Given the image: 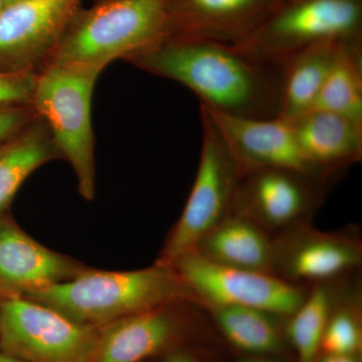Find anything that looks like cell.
<instances>
[{"mask_svg":"<svg viewBox=\"0 0 362 362\" xmlns=\"http://www.w3.org/2000/svg\"><path fill=\"white\" fill-rule=\"evenodd\" d=\"M144 70L175 80L202 105L230 115L277 117L282 68L218 40L169 37L131 58Z\"/></svg>","mask_w":362,"mask_h":362,"instance_id":"cell-1","label":"cell"},{"mask_svg":"<svg viewBox=\"0 0 362 362\" xmlns=\"http://www.w3.org/2000/svg\"><path fill=\"white\" fill-rule=\"evenodd\" d=\"M26 298L57 309L90 327H101L124 317L176 304L201 306L187 283L170 266L135 271L87 268L66 282Z\"/></svg>","mask_w":362,"mask_h":362,"instance_id":"cell-2","label":"cell"},{"mask_svg":"<svg viewBox=\"0 0 362 362\" xmlns=\"http://www.w3.org/2000/svg\"><path fill=\"white\" fill-rule=\"evenodd\" d=\"M173 37L169 0H106L64 33L52 64L104 69Z\"/></svg>","mask_w":362,"mask_h":362,"instance_id":"cell-3","label":"cell"},{"mask_svg":"<svg viewBox=\"0 0 362 362\" xmlns=\"http://www.w3.org/2000/svg\"><path fill=\"white\" fill-rule=\"evenodd\" d=\"M102 71L99 66L51 64L37 76L32 98L59 153L66 157L75 171L78 192L87 201L95 197L90 103Z\"/></svg>","mask_w":362,"mask_h":362,"instance_id":"cell-4","label":"cell"},{"mask_svg":"<svg viewBox=\"0 0 362 362\" xmlns=\"http://www.w3.org/2000/svg\"><path fill=\"white\" fill-rule=\"evenodd\" d=\"M361 0H285L233 45L252 58L282 68L310 45L361 40Z\"/></svg>","mask_w":362,"mask_h":362,"instance_id":"cell-5","label":"cell"},{"mask_svg":"<svg viewBox=\"0 0 362 362\" xmlns=\"http://www.w3.org/2000/svg\"><path fill=\"white\" fill-rule=\"evenodd\" d=\"M202 147L194 187L156 263L171 266L230 214L240 180L220 131L201 106Z\"/></svg>","mask_w":362,"mask_h":362,"instance_id":"cell-6","label":"cell"},{"mask_svg":"<svg viewBox=\"0 0 362 362\" xmlns=\"http://www.w3.org/2000/svg\"><path fill=\"white\" fill-rule=\"evenodd\" d=\"M97 328L26 297L0 300V349L25 362H93Z\"/></svg>","mask_w":362,"mask_h":362,"instance_id":"cell-7","label":"cell"},{"mask_svg":"<svg viewBox=\"0 0 362 362\" xmlns=\"http://www.w3.org/2000/svg\"><path fill=\"white\" fill-rule=\"evenodd\" d=\"M170 267L206 308L247 307L288 318L307 295L302 286L288 282L275 274L220 265L194 250L185 252Z\"/></svg>","mask_w":362,"mask_h":362,"instance_id":"cell-8","label":"cell"},{"mask_svg":"<svg viewBox=\"0 0 362 362\" xmlns=\"http://www.w3.org/2000/svg\"><path fill=\"white\" fill-rule=\"evenodd\" d=\"M202 107L220 131L240 177L262 169H285L317 180L327 175L304 156L290 121L230 115Z\"/></svg>","mask_w":362,"mask_h":362,"instance_id":"cell-9","label":"cell"},{"mask_svg":"<svg viewBox=\"0 0 362 362\" xmlns=\"http://www.w3.org/2000/svg\"><path fill=\"white\" fill-rule=\"evenodd\" d=\"M273 274L293 284L333 282L361 265L356 238L323 233L306 223L293 226L274 240Z\"/></svg>","mask_w":362,"mask_h":362,"instance_id":"cell-10","label":"cell"},{"mask_svg":"<svg viewBox=\"0 0 362 362\" xmlns=\"http://www.w3.org/2000/svg\"><path fill=\"white\" fill-rule=\"evenodd\" d=\"M80 0H20L0 11V71L33 70L56 49Z\"/></svg>","mask_w":362,"mask_h":362,"instance_id":"cell-11","label":"cell"},{"mask_svg":"<svg viewBox=\"0 0 362 362\" xmlns=\"http://www.w3.org/2000/svg\"><path fill=\"white\" fill-rule=\"evenodd\" d=\"M319 180L285 170L262 169L240 177L230 214H239L270 230L304 223L317 202Z\"/></svg>","mask_w":362,"mask_h":362,"instance_id":"cell-12","label":"cell"},{"mask_svg":"<svg viewBox=\"0 0 362 362\" xmlns=\"http://www.w3.org/2000/svg\"><path fill=\"white\" fill-rule=\"evenodd\" d=\"M86 268L33 239L7 211L0 216V300L30 296Z\"/></svg>","mask_w":362,"mask_h":362,"instance_id":"cell-13","label":"cell"},{"mask_svg":"<svg viewBox=\"0 0 362 362\" xmlns=\"http://www.w3.org/2000/svg\"><path fill=\"white\" fill-rule=\"evenodd\" d=\"M168 305L124 317L97 328L93 362H147L181 346L187 321Z\"/></svg>","mask_w":362,"mask_h":362,"instance_id":"cell-14","label":"cell"},{"mask_svg":"<svg viewBox=\"0 0 362 362\" xmlns=\"http://www.w3.org/2000/svg\"><path fill=\"white\" fill-rule=\"evenodd\" d=\"M285 0H169L173 37L239 42Z\"/></svg>","mask_w":362,"mask_h":362,"instance_id":"cell-15","label":"cell"},{"mask_svg":"<svg viewBox=\"0 0 362 362\" xmlns=\"http://www.w3.org/2000/svg\"><path fill=\"white\" fill-rule=\"evenodd\" d=\"M290 122L304 156L325 175L361 160L362 124L322 110L307 112Z\"/></svg>","mask_w":362,"mask_h":362,"instance_id":"cell-16","label":"cell"},{"mask_svg":"<svg viewBox=\"0 0 362 362\" xmlns=\"http://www.w3.org/2000/svg\"><path fill=\"white\" fill-rule=\"evenodd\" d=\"M194 250L220 265L273 274L274 240L263 228L239 214H228Z\"/></svg>","mask_w":362,"mask_h":362,"instance_id":"cell-17","label":"cell"},{"mask_svg":"<svg viewBox=\"0 0 362 362\" xmlns=\"http://www.w3.org/2000/svg\"><path fill=\"white\" fill-rule=\"evenodd\" d=\"M346 42H319L298 52L285 62L277 117L292 121L313 108L340 49Z\"/></svg>","mask_w":362,"mask_h":362,"instance_id":"cell-18","label":"cell"},{"mask_svg":"<svg viewBox=\"0 0 362 362\" xmlns=\"http://www.w3.org/2000/svg\"><path fill=\"white\" fill-rule=\"evenodd\" d=\"M58 152L51 133L42 124H28L0 142V216L6 213L26 178L56 158Z\"/></svg>","mask_w":362,"mask_h":362,"instance_id":"cell-19","label":"cell"},{"mask_svg":"<svg viewBox=\"0 0 362 362\" xmlns=\"http://www.w3.org/2000/svg\"><path fill=\"white\" fill-rule=\"evenodd\" d=\"M206 309L228 343L247 356H273L284 349L285 332L277 323L280 317L247 307L209 306Z\"/></svg>","mask_w":362,"mask_h":362,"instance_id":"cell-20","label":"cell"},{"mask_svg":"<svg viewBox=\"0 0 362 362\" xmlns=\"http://www.w3.org/2000/svg\"><path fill=\"white\" fill-rule=\"evenodd\" d=\"M361 56V40L343 45L311 110L339 114L362 124Z\"/></svg>","mask_w":362,"mask_h":362,"instance_id":"cell-21","label":"cell"},{"mask_svg":"<svg viewBox=\"0 0 362 362\" xmlns=\"http://www.w3.org/2000/svg\"><path fill=\"white\" fill-rule=\"evenodd\" d=\"M338 298L331 282L314 285L297 310L288 317L285 337L298 362H315L320 356L324 331Z\"/></svg>","mask_w":362,"mask_h":362,"instance_id":"cell-22","label":"cell"},{"mask_svg":"<svg viewBox=\"0 0 362 362\" xmlns=\"http://www.w3.org/2000/svg\"><path fill=\"white\" fill-rule=\"evenodd\" d=\"M362 346L358 305L338 300L331 312L321 341L320 354L358 356Z\"/></svg>","mask_w":362,"mask_h":362,"instance_id":"cell-23","label":"cell"},{"mask_svg":"<svg viewBox=\"0 0 362 362\" xmlns=\"http://www.w3.org/2000/svg\"><path fill=\"white\" fill-rule=\"evenodd\" d=\"M37 77L33 70L0 71V105L32 103Z\"/></svg>","mask_w":362,"mask_h":362,"instance_id":"cell-24","label":"cell"},{"mask_svg":"<svg viewBox=\"0 0 362 362\" xmlns=\"http://www.w3.org/2000/svg\"><path fill=\"white\" fill-rule=\"evenodd\" d=\"M30 112L26 105H0V142L30 124Z\"/></svg>","mask_w":362,"mask_h":362,"instance_id":"cell-25","label":"cell"},{"mask_svg":"<svg viewBox=\"0 0 362 362\" xmlns=\"http://www.w3.org/2000/svg\"><path fill=\"white\" fill-rule=\"evenodd\" d=\"M162 357V362H202L192 352L183 349L182 346L170 350Z\"/></svg>","mask_w":362,"mask_h":362,"instance_id":"cell-26","label":"cell"},{"mask_svg":"<svg viewBox=\"0 0 362 362\" xmlns=\"http://www.w3.org/2000/svg\"><path fill=\"white\" fill-rule=\"evenodd\" d=\"M315 362H361L358 356L349 354H320Z\"/></svg>","mask_w":362,"mask_h":362,"instance_id":"cell-27","label":"cell"},{"mask_svg":"<svg viewBox=\"0 0 362 362\" xmlns=\"http://www.w3.org/2000/svg\"><path fill=\"white\" fill-rule=\"evenodd\" d=\"M238 362H275L267 356H251L243 357Z\"/></svg>","mask_w":362,"mask_h":362,"instance_id":"cell-28","label":"cell"},{"mask_svg":"<svg viewBox=\"0 0 362 362\" xmlns=\"http://www.w3.org/2000/svg\"><path fill=\"white\" fill-rule=\"evenodd\" d=\"M0 362H25L0 349Z\"/></svg>","mask_w":362,"mask_h":362,"instance_id":"cell-29","label":"cell"},{"mask_svg":"<svg viewBox=\"0 0 362 362\" xmlns=\"http://www.w3.org/2000/svg\"><path fill=\"white\" fill-rule=\"evenodd\" d=\"M20 1V0H4V6H8V4H13V2Z\"/></svg>","mask_w":362,"mask_h":362,"instance_id":"cell-30","label":"cell"},{"mask_svg":"<svg viewBox=\"0 0 362 362\" xmlns=\"http://www.w3.org/2000/svg\"><path fill=\"white\" fill-rule=\"evenodd\" d=\"M4 0H0V11H1V9L4 8Z\"/></svg>","mask_w":362,"mask_h":362,"instance_id":"cell-31","label":"cell"}]
</instances>
